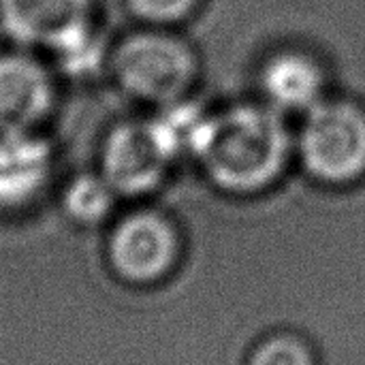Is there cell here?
Masks as SVG:
<instances>
[{
    "instance_id": "obj_1",
    "label": "cell",
    "mask_w": 365,
    "mask_h": 365,
    "mask_svg": "<svg viewBox=\"0 0 365 365\" xmlns=\"http://www.w3.org/2000/svg\"><path fill=\"white\" fill-rule=\"evenodd\" d=\"M291 143L284 113L267 103H244L212 115L197 160L216 186L229 192H255L280 175Z\"/></svg>"
},
{
    "instance_id": "obj_2",
    "label": "cell",
    "mask_w": 365,
    "mask_h": 365,
    "mask_svg": "<svg viewBox=\"0 0 365 365\" xmlns=\"http://www.w3.org/2000/svg\"><path fill=\"white\" fill-rule=\"evenodd\" d=\"M109 71L130 98L165 107L190 94L199 62L184 38L156 26L122 38L109 53Z\"/></svg>"
},
{
    "instance_id": "obj_3",
    "label": "cell",
    "mask_w": 365,
    "mask_h": 365,
    "mask_svg": "<svg viewBox=\"0 0 365 365\" xmlns=\"http://www.w3.org/2000/svg\"><path fill=\"white\" fill-rule=\"evenodd\" d=\"M297 150L306 169L331 184L365 173V111L344 101H321L304 113Z\"/></svg>"
},
{
    "instance_id": "obj_4",
    "label": "cell",
    "mask_w": 365,
    "mask_h": 365,
    "mask_svg": "<svg viewBox=\"0 0 365 365\" xmlns=\"http://www.w3.org/2000/svg\"><path fill=\"white\" fill-rule=\"evenodd\" d=\"M180 252L173 222L154 210H139L124 216L109 237V261L128 282L148 284L165 278Z\"/></svg>"
},
{
    "instance_id": "obj_5",
    "label": "cell",
    "mask_w": 365,
    "mask_h": 365,
    "mask_svg": "<svg viewBox=\"0 0 365 365\" xmlns=\"http://www.w3.org/2000/svg\"><path fill=\"white\" fill-rule=\"evenodd\" d=\"M173 160L158 141L150 120H128L111 128L101 152V173L122 197L156 190Z\"/></svg>"
},
{
    "instance_id": "obj_6",
    "label": "cell",
    "mask_w": 365,
    "mask_h": 365,
    "mask_svg": "<svg viewBox=\"0 0 365 365\" xmlns=\"http://www.w3.org/2000/svg\"><path fill=\"white\" fill-rule=\"evenodd\" d=\"M56 105L49 68L28 49L0 53V133L36 130Z\"/></svg>"
},
{
    "instance_id": "obj_7",
    "label": "cell",
    "mask_w": 365,
    "mask_h": 365,
    "mask_svg": "<svg viewBox=\"0 0 365 365\" xmlns=\"http://www.w3.org/2000/svg\"><path fill=\"white\" fill-rule=\"evenodd\" d=\"M94 0H0V30L21 49H49L92 21Z\"/></svg>"
},
{
    "instance_id": "obj_8",
    "label": "cell",
    "mask_w": 365,
    "mask_h": 365,
    "mask_svg": "<svg viewBox=\"0 0 365 365\" xmlns=\"http://www.w3.org/2000/svg\"><path fill=\"white\" fill-rule=\"evenodd\" d=\"M53 150L36 130L0 133V207L32 203L49 184Z\"/></svg>"
},
{
    "instance_id": "obj_9",
    "label": "cell",
    "mask_w": 365,
    "mask_h": 365,
    "mask_svg": "<svg viewBox=\"0 0 365 365\" xmlns=\"http://www.w3.org/2000/svg\"><path fill=\"white\" fill-rule=\"evenodd\" d=\"M325 75L306 53L282 51L267 60L261 71V92L265 103L280 113H306L325 96Z\"/></svg>"
},
{
    "instance_id": "obj_10",
    "label": "cell",
    "mask_w": 365,
    "mask_h": 365,
    "mask_svg": "<svg viewBox=\"0 0 365 365\" xmlns=\"http://www.w3.org/2000/svg\"><path fill=\"white\" fill-rule=\"evenodd\" d=\"M47 51L53 56L56 66L73 79L92 77L103 68L105 60H109L105 43L101 41L94 21H88L75 28L73 32L64 34Z\"/></svg>"
},
{
    "instance_id": "obj_11",
    "label": "cell",
    "mask_w": 365,
    "mask_h": 365,
    "mask_svg": "<svg viewBox=\"0 0 365 365\" xmlns=\"http://www.w3.org/2000/svg\"><path fill=\"white\" fill-rule=\"evenodd\" d=\"M118 197L103 173H79L66 184L62 205L75 222L98 225L113 212Z\"/></svg>"
},
{
    "instance_id": "obj_12",
    "label": "cell",
    "mask_w": 365,
    "mask_h": 365,
    "mask_svg": "<svg viewBox=\"0 0 365 365\" xmlns=\"http://www.w3.org/2000/svg\"><path fill=\"white\" fill-rule=\"evenodd\" d=\"M130 13L150 26H171L190 15L197 0H126Z\"/></svg>"
},
{
    "instance_id": "obj_13",
    "label": "cell",
    "mask_w": 365,
    "mask_h": 365,
    "mask_svg": "<svg viewBox=\"0 0 365 365\" xmlns=\"http://www.w3.org/2000/svg\"><path fill=\"white\" fill-rule=\"evenodd\" d=\"M250 365H314L310 351L306 349V344H302L295 338H272L267 342H263L252 359Z\"/></svg>"
}]
</instances>
